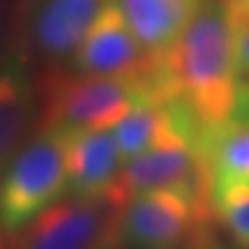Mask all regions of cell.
<instances>
[{"label": "cell", "instance_id": "5bb4252c", "mask_svg": "<svg viewBox=\"0 0 249 249\" xmlns=\"http://www.w3.org/2000/svg\"><path fill=\"white\" fill-rule=\"evenodd\" d=\"M225 2L234 37L236 78H238V92L242 104L249 100V8L242 0H225Z\"/></svg>", "mask_w": 249, "mask_h": 249}, {"label": "cell", "instance_id": "d6986e66", "mask_svg": "<svg viewBox=\"0 0 249 249\" xmlns=\"http://www.w3.org/2000/svg\"><path fill=\"white\" fill-rule=\"evenodd\" d=\"M111 249H118V248H111Z\"/></svg>", "mask_w": 249, "mask_h": 249}, {"label": "cell", "instance_id": "52a82bcc", "mask_svg": "<svg viewBox=\"0 0 249 249\" xmlns=\"http://www.w3.org/2000/svg\"><path fill=\"white\" fill-rule=\"evenodd\" d=\"M124 160L113 129L69 127L67 196L107 197Z\"/></svg>", "mask_w": 249, "mask_h": 249}, {"label": "cell", "instance_id": "8992f818", "mask_svg": "<svg viewBox=\"0 0 249 249\" xmlns=\"http://www.w3.org/2000/svg\"><path fill=\"white\" fill-rule=\"evenodd\" d=\"M71 61L72 71L81 74L127 78L150 85L159 67V57L139 41L118 0L109 2L100 13Z\"/></svg>", "mask_w": 249, "mask_h": 249}, {"label": "cell", "instance_id": "6da1fadb", "mask_svg": "<svg viewBox=\"0 0 249 249\" xmlns=\"http://www.w3.org/2000/svg\"><path fill=\"white\" fill-rule=\"evenodd\" d=\"M160 102H179L199 137L236 116L240 106L234 37L225 0H205L153 78Z\"/></svg>", "mask_w": 249, "mask_h": 249}, {"label": "cell", "instance_id": "2e32d148", "mask_svg": "<svg viewBox=\"0 0 249 249\" xmlns=\"http://www.w3.org/2000/svg\"><path fill=\"white\" fill-rule=\"evenodd\" d=\"M4 234V225H2V201H0V238Z\"/></svg>", "mask_w": 249, "mask_h": 249}, {"label": "cell", "instance_id": "e0dca14e", "mask_svg": "<svg viewBox=\"0 0 249 249\" xmlns=\"http://www.w3.org/2000/svg\"><path fill=\"white\" fill-rule=\"evenodd\" d=\"M209 249H225V248H220V246H213V248H209Z\"/></svg>", "mask_w": 249, "mask_h": 249}, {"label": "cell", "instance_id": "277c9868", "mask_svg": "<svg viewBox=\"0 0 249 249\" xmlns=\"http://www.w3.org/2000/svg\"><path fill=\"white\" fill-rule=\"evenodd\" d=\"M155 98L146 81L81 72H48L41 83L39 127L113 129L139 102ZM157 100V98H155Z\"/></svg>", "mask_w": 249, "mask_h": 249}, {"label": "cell", "instance_id": "9c48e42d", "mask_svg": "<svg viewBox=\"0 0 249 249\" xmlns=\"http://www.w3.org/2000/svg\"><path fill=\"white\" fill-rule=\"evenodd\" d=\"M37 89L22 59L8 57L0 63V176L30 141L37 125Z\"/></svg>", "mask_w": 249, "mask_h": 249}, {"label": "cell", "instance_id": "9a60e30c", "mask_svg": "<svg viewBox=\"0 0 249 249\" xmlns=\"http://www.w3.org/2000/svg\"><path fill=\"white\" fill-rule=\"evenodd\" d=\"M236 115H242V116H246V118H249V100L242 102L240 107H238V113H236Z\"/></svg>", "mask_w": 249, "mask_h": 249}, {"label": "cell", "instance_id": "7a4b0ae2", "mask_svg": "<svg viewBox=\"0 0 249 249\" xmlns=\"http://www.w3.org/2000/svg\"><path fill=\"white\" fill-rule=\"evenodd\" d=\"M69 127H39L0 178L2 225L15 234L50 205L67 196Z\"/></svg>", "mask_w": 249, "mask_h": 249}, {"label": "cell", "instance_id": "8fae6325", "mask_svg": "<svg viewBox=\"0 0 249 249\" xmlns=\"http://www.w3.org/2000/svg\"><path fill=\"white\" fill-rule=\"evenodd\" d=\"M197 146L213 168V179H238L249 183V118L236 115L229 122L201 135Z\"/></svg>", "mask_w": 249, "mask_h": 249}, {"label": "cell", "instance_id": "3957f363", "mask_svg": "<svg viewBox=\"0 0 249 249\" xmlns=\"http://www.w3.org/2000/svg\"><path fill=\"white\" fill-rule=\"evenodd\" d=\"M213 201L162 188L131 197L120 216V242L129 249H209L218 246Z\"/></svg>", "mask_w": 249, "mask_h": 249}, {"label": "cell", "instance_id": "30bf717a", "mask_svg": "<svg viewBox=\"0 0 249 249\" xmlns=\"http://www.w3.org/2000/svg\"><path fill=\"white\" fill-rule=\"evenodd\" d=\"M205 0H118L144 48L160 57L174 46Z\"/></svg>", "mask_w": 249, "mask_h": 249}, {"label": "cell", "instance_id": "4fadbf2b", "mask_svg": "<svg viewBox=\"0 0 249 249\" xmlns=\"http://www.w3.org/2000/svg\"><path fill=\"white\" fill-rule=\"evenodd\" d=\"M211 197L220 229L238 249H249V183L214 178Z\"/></svg>", "mask_w": 249, "mask_h": 249}, {"label": "cell", "instance_id": "5b68a950", "mask_svg": "<svg viewBox=\"0 0 249 249\" xmlns=\"http://www.w3.org/2000/svg\"><path fill=\"white\" fill-rule=\"evenodd\" d=\"M122 209L107 197L65 196L45 209L13 236L9 249L120 248Z\"/></svg>", "mask_w": 249, "mask_h": 249}, {"label": "cell", "instance_id": "7c38bea8", "mask_svg": "<svg viewBox=\"0 0 249 249\" xmlns=\"http://www.w3.org/2000/svg\"><path fill=\"white\" fill-rule=\"evenodd\" d=\"M174 106L155 98L139 102L113 127L122 160L133 159L159 141L174 124Z\"/></svg>", "mask_w": 249, "mask_h": 249}, {"label": "cell", "instance_id": "ba28073f", "mask_svg": "<svg viewBox=\"0 0 249 249\" xmlns=\"http://www.w3.org/2000/svg\"><path fill=\"white\" fill-rule=\"evenodd\" d=\"M113 0H36L30 39L48 61L71 57L100 13Z\"/></svg>", "mask_w": 249, "mask_h": 249}, {"label": "cell", "instance_id": "ac0fdd59", "mask_svg": "<svg viewBox=\"0 0 249 249\" xmlns=\"http://www.w3.org/2000/svg\"><path fill=\"white\" fill-rule=\"evenodd\" d=\"M242 2H244V4H246V6L249 8V0H242Z\"/></svg>", "mask_w": 249, "mask_h": 249}]
</instances>
